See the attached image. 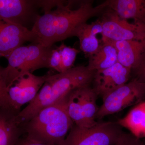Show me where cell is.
Wrapping results in <instances>:
<instances>
[{
  "label": "cell",
  "mask_w": 145,
  "mask_h": 145,
  "mask_svg": "<svg viewBox=\"0 0 145 145\" xmlns=\"http://www.w3.org/2000/svg\"><path fill=\"white\" fill-rule=\"evenodd\" d=\"M92 0L57 1L53 8L44 10L32 27L37 43L51 47L57 42L76 36L79 27L107 8L106 1L93 5Z\"/></svg>",
  "instance_id": "cell-1"
},
{
  "label": "cell",
  "mask_w": 145,
  "mask_h": 145,
  "mask_svg": "<svg viewBox=\"0 0 145 145\" xmlns=\"http://www.w3.org/2000/svg\"><path fill=\"white\" fill-rule=\"evenodd\" d=\"M95 72L87 66H78L65 72L48 74L36 98L18 114L21 123L28 121L42 109L59 102L75 89L91 86Z\"/></svg>",
  "instance_id": "cell-2"
},
{
  "label": "cell",
  "mask_w": 145,
  "mask_h": 145,
  "mask_svg": "<svg viewBox=\"0 0 145 145\" xmlns=\"http://www.w3.org/2000/svg\"><path fill=\"white\" fill-rule=\"evenodd\" d=\"M68 95L23 123L27 137L48 145L61 144L74 124L68 113Z\"/></svg>",
  "instance_id": "cell-3"
},
{
  "label": "cell",
  "mask_w": 145,
  "mask_h": 145,
  "mask_svg": "<svg viewBox=\"0 0 145 145\" xmlns=\"http://www.w3.org/2000/svg\"><path fill=\"white\" fill-rule=\"evenodd\" d=\"M123 132L117 122H97L88 127L73 124L60 145H114Z\"/></svg>",
  "instance_id": "cell-4"
},
{
  "label": "cell",
  "mask_w": 145,
  "mask_h": 145,
  "mask_svg": "<svg viewBox=\"0 0 145 145\" xmlns=\"http://www.w3.org/2000/svg\"><path fill=\"white\" fill-rule=\"evenodd\" d=\"M98 97L91 86L75 89L69 93L68 113L74 125L88 127L96 124L99 108L96 104Z\"/></svg>",
  "instance_id": "cell-5"
},
{
  "label": "cell",
  "mask_w": 145,
  "mask_h": 145,
  "mask_svg": "<svg viewBox=\"0 0 145 145\" xmlns=\"http://www.w3.org/2000/svg\"><path fill=\"white\" fill-rule=\"evenodd\" d=\"M145 99V82L135 77L103 99L96 119L119 112L128 107L140 103Z\"/></svg>",
  "instance_id": "cell-6"
},
{
  "label": "cell",
  "mask_w": 145,
  "mask_h": 145,
  "mask_svg": "<svg viewBox=\"0 0 145 145\" xmlns=\"http://www.w3.org/2000/svg\"><path fill=\"white\" fill-rule=\"evenodd\" d=\"M99 19L103 28L101 41L117 42L145 39V25L134 22L130 23L110 8H106Z\"/></svg>",
  "instance_id": "cell-7"
},
{
  "label": "cell",
  "mask_w": 145,
  "mask_h": 145,
  "mask_svg": "<svg viewBox=\"0 0 145 145\" xmlns=\"http://www.w3.org/2000/svg\"><path fill=\"white\" fill-rule=\"evenodd\" d=\"M40 8L41 1L0 0V19L28 28L40 16Z\"/></svg>",
  "instance_id": "cell-8"
},
{
  "label": "cell",
  "mask_w": 145,
  "mask_h": 145,
  "mask_svg": "<svg viewBox=\"0 0 145 145\" xmlns=\"http://www.w3.org/2000/svg\"><path fill=\"white\" fill-rule=\"evenodd\" d=\"M48 74L39 76L28 72L18 78L8 89V96L12 107L21 111L23 105L33 101L44 84Z\"/></svg>",
  "instance_id": "cell-9"
},
{
  "label": "cell",
  "mask_w": 145,
  "mask_h": 145,
  "mask_svg": "<svg viewBox=\"0 0 145 145\" xmlns=\"http://www.w3.org/2000/svg\"><path fill=\"white\" fill-rule=\"evenodd\" d=\"M132 71L117 62L111 67L95 71L92 87L102 99L129 81Z\"/></svg>",
  "instance_id": "cell-10"
},
{
  "label": "cell",
  "mask_w": 145,
  "mask_h": 145,
  "mask_svg": "<svg viewBox=\"0 0 145 145\" xmlns=\"http://www.w3.org/2000/svg\"><path fill=\"white\" fill-rule=\"evenodd\" d=\"M27 42L37 43L31 30L0 19V57L7 58L14 50Z\"/></svg>",
  "instance_id": "cell-11"
},
{
  "label": "cell",
  "mask_w": 145,
  "mask_h": 145,
  "mask_svg": "<svg viewBox=\"0 0 145 145\" xmlns=\"http://www.w3.org/2000/svg\"><path fill=\"white\" fill-rule=\"evenodd\" d=\"M20 111L0 107V145H16L24 134L23 123L18 119Z\"/></svg>",
  "instance_id": "cell-12"
},
{
  "label": "cell",
  "mask_w": 145,
  "mask_h": 145,
  "mask_svg": "<svg viewBox=\"0 0 145 145\" xmlns=\"http://www.w3.org/2000/svg\"><path fill=\"white\" fill-rule=\"evenodd\" d=\"M108 42L116 48L118 62L132 71L139 67L145 59V39Z\"/></svg>",
  "instance_id": "cell-13"
},
{
  "label": "cell",
  "mask_w": 145,
  "mask_h": 145,
  "mask_svg": "<svg viewBox=\"0 0 145 145\" xmlns=\"http://www.w3.org/2000/svg\"><path fill=\"white\" fill-rule=\"evenodd\" d=\"M108 8L121 18L145 25V0H107Z\"/></svg>",
  "instance_id": "cell-14"
},
{
  "label": "cell",
  "mask_w": 145,
  "mask_h": 145,
  "mask_svg": "<svg viewBox=\"0 0 145 145\" xmlns=\"http://www.w3.org/2000/svg\"><path fill=\"white\" fill-rule=\"evenodd\" d=\"M103 31L99 18L91 23L84 24L78 29L75 37L79 39L80 48L86 58L90 57L99 49L101 43L96 36L102 34Z\"/></svg>",
  "instance_id": "cell-15"
},
{
  "label": "cell",
  "mask_w": 145,
  "mask_h": 145,
  "mask_svg": "<svg viewBox=\"0 0 145 145\" xmlns=\"http://www.w3.org/2000/svg\"><path fill=\"white\" fill-rule=\"evenodd\" d=\"M28 46V52L21 69L20 77L40 69L49 67L50 57L54 46L48 47L38 43H32Z\"/></svg>",
  "instance_id": "cell-16"
},
{
  "label": "cell",
  "mask_w": 145,
  "mask_h": 145,
  "mask_svg": "<svg viewBox=\"0 0 145 145\" xmlns=\"http://www.w3.org/2000/svg\"><path fill=\"white\" fill-rule=\"evenodd\" d=\"M88 59L87 66L95 71L106 69L118 62L117 51L114 46L109 42L103 41L98 50Z\"/></svg>",
  "instance_id": "cell-17"
},
{
  "label": "cell",
  "mask_w": 145,
  "mask_h": 145,
  "mask_svg": "<svg viewBox=\"0 0 145 145\" xmlns=\"http://www.w3.org/2000/svg\"><path fill=\"white\" fill-rule=\"evenodd\" d=\"M122 128L140 139L145 137V101L135 105L127 114L117 121Z\"/></svg>",
  "instance_id": "cell-18"
},
{
  "label": "cell",
  "mask_w": 145,
  "mask_h": 145,
  "mask_svg": "<svg viewBox=\"0 0 145 145\" xmlns=\"http://www.w3.org/2000/svg\"><path fill=\"white\" fill-rule=\"evenodd\" d=\"M61 59V72H65L74 67V64L80 50L62 43L58 47Z\"/></svg>",
  "instance_id": "cell-19"
},
{
  "label": "cell",
  "mask_w": 145,
  "mask_h": 145,
  "mask_svg": "<svg viewBox=\"0 0 145 145\" xmlns=\"http://www.w3.org/2000/svg\"><path fill=\"white\" fill-rule=\"evenodd\" d=\"M4 68L0 65V107H12L9 100L8 86L4 73Z\"/></svg>",
  "instance_id": "cell-20"
},
{
  "label": "cell",
  "mask_w": 145,
  "mask_h": 145,
  "mask_svg": "<svg viewBox=\"0 0 145 145\" xmlns=\"http://www.w3.org/2000/svg\"><path fill=\"white\" fill-rule=\"evenodd\" d=\"M114 145H145V144L131 133L123 132Z\"/></svg>",
  "instance_id": "cell-21"
},
{
  "label": "cell",
  "mask_w": 145,
  "mask_h": 145,
  "mask_svg": "<svg viewBox=\"0 0 145 145\" xmlns=\"http://www.w3.org/2000/svg\"><path fill=\"white\" fill-rule=\"evenodd\" d=\"M61 59L59 50L58 47L53 46L49 58V68L54 69L58 72H61Z\"/></svg>",
  "instance_id": "cell-22"
},
{
  "label": "cell",
  "mask_w": 145,
  "mask_h": 145,
  "mask_svg": "<svg viewBox=\"0 0 145 145\" xmlns=\"http://www.w3.org/2000/svg\"><path fill=\"white\" fill-rule=\"evenodd\" d=\"M132 72L135 74V78L145 82V58L140 66Z\"/></svg>",
  "instance_id": "cell-23"
},
{
  "label": "cell",
  "mask_w": 145,
  "mask_h": 145,
  "mask_svg": "<svg viewBox=\"0 0 145 145\" xmlns=\"http://www.w3.org/2000/svg\"><path fill=\"white\" fill-rule=\"evenodd\" d=\"M16 145H48L37 142L28 138L26 135L24 137H21Z\"/></svg>",
  "instance_id": "cell-24"
}]
</instances>
